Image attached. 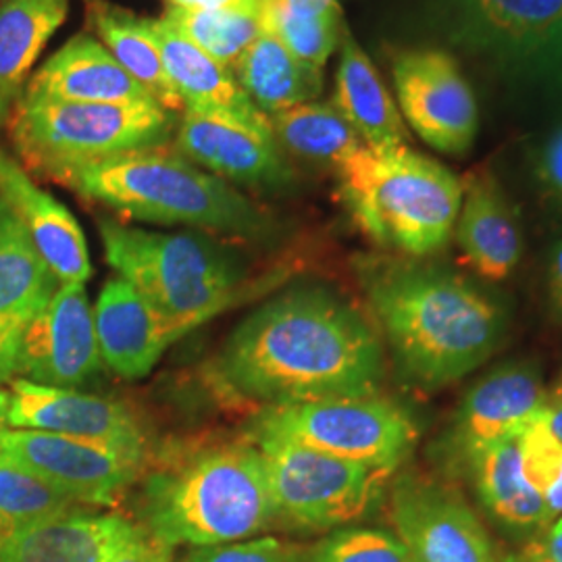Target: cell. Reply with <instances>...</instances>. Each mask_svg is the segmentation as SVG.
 Instances as JSON below:
<instances>
[{"label": "cell", "instance_id": "cell-37", "mask_svg": "<svg viewBox=\"0 0 562 562\" xmlns=\"http://www.w3.org/2000/svg\"><path fill=\"white\" fill-rule=\"evenodd\" d=\"M506 562H562V515L550 522L522 552L506 559Z\"/></svg>", "mask_w": 562, "mask_h": 562}, {"label": "cell", "instance_id": "cell-31", "mask_svg": "<svg viewBox=\"0 0 562 562\" xmlns=\"http://www.w3.org/2000/svg\"><path fill=\"white\" fill-rule=\"evenodd\" d=\"M344 25L338 0L262 2V30L273 34L296 59L322 71L340 46Z\"/></svg>", "mask_w": 562, "mask_h": 562}, {"label": "cell", "instance_id": "cell-23", "mask_svg": "<svg viewBox=\"0 0 562 562\" xmlns=\"http://www.w3.org/2000/svg\"><path fill=\"white\" fill-rule=\"evenodd\" d=\"M454 236L464 261L483 280H506L521 259L519 217L504 194L501 181L487 169H477L462 181Z\"/></svg>", "mask_w": 562, "mask_h": 562}, {"label": "cell", "instance_id": "cell-29", "mask_svg": "<svg viewBox=\"0 0 562 562\" xmlns=\"http://www.w3.org/2000/svg\"><path fill=\"white\" fill-rule=\"evenodd\" d=\"M83 4L90 27L113 59L159 104L180 115L183 106L167 80L161 50L153 34V18H140L106 0H83Z\"/></svg>", "mask_w": 562, "mask_h": 562}, {"label": "cell", "instance_id": "cell-26", "mask_svg": "<svg viewBox=\"0 0 562 562\" xmlns=\"http://www.w3.org/2000/svg\"><path fill=\"white\" fill-rule=\"evenodd\" d=\"M485 513L510 533L533 536L554 521L522 473L517 438L494 443L464 462Z\"/></svg>", "mask_w": 562, "mask_h": 562}, {"label": "cell", "instance_id": "cell-39", "mask_svg": "<svg viewBox=\"0 0 562 562\" xmlns=\"http://www.w3.org/2000/svg\"><path fill=\"white\" fill-rule=\"evenodd\" d=\"M548 292H550V301H552L557 315L562 317V241L554 246L552 257H550Z\"/></svg>", "mask_w": 562, "mask_h": 562}, {"label": "cell", "instance_id": "cell-4", "mask_svg": "<svg viewBox=\"0 0 562 562\" xmlns=\"http://www.w3.org/2000/svg\"><path fill=\"white\" fill-rule=\"evenodd\" d=\"M59 183L136 222L186 225L252 241L269 240L278 232L273 217L236 186L169 146L81 165Z\"/></svg>", "mask_w": 562, "mask_h": 562}, {"label": "cell", "instance_id": "cell-27", "mask_svg": "<svg viewBox=\"0 0 562 562\" xmlns=\"http://www.w3.org/2000/svg\"><path fill=\"white\" fill-rule=\"evenodd\" d=\"M67 13L69 0H0V125L15 109Z\"/></svg>", "mask_w": 562, "mask_h": 562}, {"label": "cell", "instance_id": "cell-12", "mask_svg": "<svg viewBox=\"0 0 562 562\" xmlns=\"http://www.w3.org/2000/svg\"><path fill=\"white\" fill-rule=\"evenodd\" d=\"M402 120L436 150L462 157L471 150L480 113L473 88L448 50L408 48L392 59Z\"/></svg>", "mask_w": 562, "mask_h": 562}, {"label": "cell", "instance_id": "cell-36", "mask_svg": "<svg viewBox=\"0 0 562 562\" xmlns=\"http://www.w3.org/2000/svg\"><path fill=\"white\" fill-rule=\"evenodd\" d=\"M106 562H173V548L136 522L132 533L111 552Z\"/></svg>", "mask_w": 562, "mask_h": 562}, {"label": "cell", "instance_id": "cell-32", "mask_svg": "<svg viewBox=\"0 0 562 562\" xmlns=\"http://www.w3.org/2000/svg\"><path fill=\"white\" fill-rule=\"evenodd\" d=\"M165 18L202 53L229 69L262 32V7L257 0H238L223 7L167 4Z\"/></svg>", "mask_w": 562, "mask_h": 562}, {"label": "cell", "instance_id": "cell-42", "mask_svg": "<svg viewBox=\"0 0 562 562\" xmlns=\"http://www.w3.org/2000/svg\"><path fill=\"white\" fill-rule=\"evenodd\" d=\"M9 429V392L0 387V438Z\"/></svg>", "mask_w": 562, "mask_h": 562}, {"label": "cell", "instance_id": "cell-2", "mask_svg": "<svg viewBox=\"0 0 562 562\" xmlns=\"http://www.w3.org/2000/svg\"><path fill=\"white\" fill-rule=\"evenodd\" d=\"M362 283L396 361L425 387L469 375L504 338L501 306L442 267L364 262Z\"/></svg>", "mask_w": 562, "mask_h": 562}, {"label": "cell", "instance_id": "cell-15", "mask_svg": "<svg viewBox=\"0 0 562 562\" xmlns=\"http://www.w3.org/2000/svg\"><path fill=\"white\" fill-rule=\"evenodd\" d=\"M9 385L11 429L50 431L146 454V431L130 406L80 390L48 387L25 380H13Z\"/></svg>", "mask_w": 562, "mask_h": 562}, {"label": "cell", "instance_id": "cell-1", "mask_svg": "<svg viewBox=\"0 0 562 562\" xmlns=\"http://www.w3.org/2000/svg\"><path fill=\"white\" fill-rule=\"evenodd\" d=\"M383 348L371 323L322 285L262 302L223 344V387L267 406L378 394Z\"/></svg>", "mask_w": 562, "mask_h": 562}, {"label": "cell", "instance_id": "cell-28", "mask_svg": "<svg viewBox=\"0 0 562 562\" xmlns=\"http://www.w3.org/2000/svg\"><path fill=\"white\" fill-rule=\"evenodd\" d=\"M232 69L241 90L267 117L322 97V69L296 59L267 30H262Z\"/></svg>", "mask_w": 562, "mask_h": 562}, {"label": "cell", "instance_id": "cell-3", "mask_svg": "<svg viewBox=\"0 0 562 562\" xmlns=\"http://www.w3.org/2000/svg\"><path fill=\"white\" fill-rule=\"evenodd\" d=\"M136 515L140 527L171 548L259 536L276 525L261 450L236 440L178 452L142 475Z\"/></svg>", "mask_w": 562, "mask_h": 562}, {"label": "cell", "instance_id": "cell-30", "mask_svg": "<svg viewBox=\"0 0 562 562\" xmlns=\"http://www.w3.org/2000/svg\"><path fill=\"white\" fill-rule=\"evenodd\" d=\"M281 153L338 171L361 150L359 134L334 102L311 101L269 117Z\"/></svg>", "mask_w": 562, "mask_h": 562}, {"label": "cell", "instance_id": "cell-18", "mask_svg": "<svg viewBox=\"0 0 562 562\" xmlns=\"http://www.w3.org/2000/svg\"><path fill=\"white\" fill-rule=\"evenodd\" d=\"M153 34L161 50L167 80L183 111L227 121L273 138L271 121L241 90L234 69L202 53L165 15L159 20L153 18Z\"/></svg>", "mask_w": 562, "mask_h": 562}, {"label": "cell", "instance_id": "cell-41", "mask_svg": "<svg viewBox=\"0 0 562 562\" xmlns=\"http://www.w3.org/2000/svg\"><path fill=\"white\" fill-rule=\"evenodd\" d=\"M543 503L548 506V510H550V515L557 519V517H561L562 515V464L561 469H559V473H557V477H554V482L552 485L546 490V494H543Z\"/></svg>", "mask_w": 562, "mask_h": 562}, {"label": "cell", "instance_id": "cell-44", "mask_svg": "<svg viewBox=\"0 0 562 562\" xmlns=\"http://www.w3.org/2000/svg\"><path fill=\"white\" fill-rule=\"evenodd\" d=\"M548 401H562V375L559 378V382L554 383L552 394L548 396Z\"/></svg>", "mask_w": 562, "mask_h": 562}, {"label": "cell", "instance_id": "cell-35", "mask_svg": "<svg viewBox=\"0 0 562 562\" xmlns=\"http://www.w3.org/2000/svg\"><path fill=\"white\" fill-rule=\"evenodd\" d=\"M181 562H301V550L278 538H250L241 542L194 548Z\"/></svg>", "mask_w": 562, "mask_h": 562}, {"label": "cell", "instance_id": "cell-10", "mask_svg": "<svg viewBox=\"0 0 562 562\" xmlns=\"http://www.w3.org/2000/svg\"><path fill=\"white\" fill-rule=\"evenodd\" d=\"M261 450L276 525L334 531L382 503L394 471L341 461L283 440H250Z\"/></svg>", "mask_w": 562, "mask_h": 562}, {"label": "cell", "instance_id": "cell-8", "mask_svg": "<svg viewBox=\"0 0 562 562\" xmlns=\"http://www.w3.org/2000/svg\"><path fill=\"white\" fill-rule=\"evenodd\" d=\"M425 20L508 83L562 102V0H429Z\"/></svg>", "mask_w": 562, "mask_h": 562}, {"label": "cell", "instance_id": "cell-17", "mask_svg": "<svg viewBox=\"0 0 562 562\" xmlns=\"http://www.w3.org/2000/svg\"><path fill=\"white\" fill-rule=\"evenodd\" d=\"M548 402L542 380L527 362H506L473 385L454 417L450 443L461 462L494 443L515 440Z\"/></svg>", "mask_w": 562, "mask_h": 562}, {"label": "cell", "instance_id": "cell-19", "mask_svg": "<svg viewBox=\"0 0 562 562\" xmlns=\"http://www.w3.org/2000/svg\"><path fill=\"white\" fill-rule=\"evenodd\" d=\"M94 327L102 364L125 380L153 371L165 350L186 336L136 285L113 276L104 281L94 304Z\"/></svg>", "mask_w": 562, "mask_h": 562}, {"label": "cell", "instance_id": "cell-34", "mask_svg": "<svg viewBox=\"0 0 562 562\" xmlns=\"http://www.w3.org/2000/svg\"><path fill=\"white\" fill-rule=\"evenodd\" d=\"M301 562H417L392 531L346 525L301 550Z\"/></svg>", "mask_w": 562, "mask_h": 562}, {"label": "cell", "instance_id": "cell-38", "mask_svg": "<svg viewBox=\"0 0 562 562\" xmlns=\"http://www.w3.org/2000/svg\"><path fill=\"white\" fill-rule=\"evenodd\" d=\"M540 176L548 194L562 206V125L543 146Z\"/></svg>", "mask_w": 562, "mask_h": 562}, {"label": "cell", "instance_id": "cell-5", "mask_svg": "<svg viewBox=\"0 0 562 562\" xmlns=\"http://www.w3.org/2000/svg\"><path fill=\"white\" fill-rule=\"evenodd\" d=\"M336 173L350 217L383 248L422 259L452 238L462 181L408 144L362 146Z\"/></svg>", "mask_w": 562, "mask_h": 562}, {"label": "cell", "instance_id": "cell-45", "mask_svg": "<svg viewBox=\"0 0 562 562\" xmlns=\"http://www.w3.org/2000/svg\"><path fill=\"white\" fill-rule=\"evenodd\" d=\"M167 4H171V7H199L196 0H167Z\"/></svg>", "mask_w": 562, "mask_h": 562}, {"label": "cell", "instance_id": "cell-25", "mask_svg": "<svg viewBox=\"0 0 562 562\" xmlns=\"http://www.w3.org/2000/svg\"><path fill=\"white\" fill-rule=\"evenodd\" d=\"M340 59L336 69L334 104L369 148L408 144L401 109L387 92L375 65L352 36L348 23L341 30Z\"/></svg>", "mask_w": 562, "mask_h": 562}, {"label": "cell", "instance_id": "cell-16", "mask_svg": "<svg viewBox=\"0 0 562 562\" xmlns=\"http://www.w3.org/2000/svg\"><path fill=\"white\" fill-rule=\"evenodd\" d=\"M171 146L232 186L280 192L294 183V171L276 138L227 121L181 111Z\"/></svg>", "mask_w": 562, "mask_h": 562}, {"label": "cell", "instance_id": "cell-22", "mask_svg": "<svg viewBox=\"0 0 562 562\" xmlns=\"http://www.w3.org/2000/svg\"><path fill=\"white\" fill-rule=\"evenodd\" d=\"M23 94L88 104H159L90 34L65 42L30 78Z\"/></svg>", "mask_w": 562, "mask_h": 562}, {"label": "cell", "instance_id": "cell-13", "mask_svg": "<svg viewBox=\"0 0 562 562\" xmlns=\"http://www.w3.org/2000/svg\"><path fill=\"white\" fill-rule=\"evenodd\" d=\"M390 519L417 562H496L480 517L443 483L401 475L390 487Z\"/></svg>", "mask_w": 562, "mask_h": 562}, {"label": "cell", "instance_id": "cell-11", "mask_svg": "<svg viewBox=\"0 0 562 562\" xmlns=\"http://www.w3.org/2000/svg\"><path fill=\"white\" fill-rule=\"evenodd\" d=\"M144 457L38 429H7L0 461L23 471L83 506H113L144 475Z\"/></svg>", "mask_w": 562, "mask_h": 562}, {"label": "cell", "instance_id": "cell-40", "mask_svg": "<svg viewBox=\"0 0 562 562\" xmlns=\"http://www.w3.org/2000/svg\"><path fill=\"white\" fill-rule=\"evenodd\" d=\"M540 422L562 440V401H548L540 411Z\"/></svg>", "mask_w": 562, "mask_h": 562}, {"label": "cell", "instance_id": "cell-21", "mask_svg": "<svg viewBox=\"0 0 562 562\" xmlns=\"http://www.w3.org/2000/svg\"><path fill=\"white\" fill-rule=\"evenodd\" d=\"M0 196L9 202L59 283H86L92 276L80 223L42 190L13 157L0 150Z\"/></svg>", "mask_w": 562, "mask_h": 562}, {"label": "cell", "instance_id": "cell-33", "mask_svg": "<svg viewBox=\"0 0 562 562\" xmlns=\"http://www.w3.org/2000/svg\"><path fill=\"white\" fill-rule=\"evenodd\" d=\"M83 504L71 501L41 477L0 461V542L27 525L69 513Z\"/></svg>", "mask_w": 562, "mask_h": 562}, {"label": "cell", "instance_id": "cell-43", "mask_svg": "<svg viewBox=\"0 0 562 562\" xmlns=\"http://www.w3.org/2000/svg\"><path fill=\"white\" fill-rule=\"evenodd\" d=\"M199 7H223V4H232L238 0H196Z\"/></svg>", "mask_w": 562, "mask_h": 562}, {"label": "cell", "instance_id": "cell-24", "mask_svg": "<svg viewBox=\"0 0 562 562\" xmlns=\"http://www.w3.org/2000/svg\"><path fill=\"white\" fill-rule=\"evenodd\" d=\"M136 527L120 513L78 506L13 531L0 542V562H106Z\"/></svg>", "mask_w": 562, "mask_h": 562}, {"label": "cell", "instance_id": "cell-6", "mask_svg": "<svg viewBox=\"0 0 562 562\" xmlns=\"http://www.w3.org/2000/svg\"><path fill=\"white\" fill-rule=\"evenodd\" d=\"M104 259L188 334L240 301L248 265L238 248L206 232H150L104 217Z\"/></svg>", "mask_w": 562, "mask_h": 562}, {"label": "cell", "instance_id": "cell-7", "mask_svg": "<svg viewBox=\"0 0 562 562\" xmlns=\"http://www.w3.org/2000/svg\"><path fill=\"white\" fill-rule=\"evenodd\" d=\"M178 117L161 104H88L21 94L4 127L23 169L59 183L81 165L169 146Z\"/></svg>", "mask_w": 562, "mask_h": 562}, {"label": "cell", "instance_id": "cell-9", "mask_svg": "<svg viewBox=\"0 0 562 562\" xmlns=\"http://www.w3.org/2000/svg\"><path fill=\"white\" fill-rule=\"evenodd\" d=\"M283 440L375 469L396 471L417 443L411 415L380 394L267 406L248 440Z\"/></svg>", "mask_w": 562, "mask_h": 562}, {"label": "cell", "instance_id": "cell-20", "mask_svg": "<svg viewBox=\"0 0 562 562\" xmlns=\"http://www.w3.org/2000/svg\"><path fill=\"white\" fill-rule=\"evenodd\" d=\"M59 285L20 217L0 196V385L15 380L21 338Z\"/></svg>", "mask_w": 562, "mask_h": 562}, {"label": "cell", "instance_id": "cell-14", "mask_svg": "<svg viewBox=\"0 0 562 562\" xmlns=\"http://www.w3.org/2000/svg\"><path fill=\"white\" fill-rule=\"evenodd\" d=\"M101 367L86 283H60L21 338L15 380L78 390Z\"/></svg>", "mask_w": 562, "mask_h": 562}]
</instances>
